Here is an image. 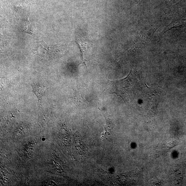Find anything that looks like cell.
Here are the masks:
<instances>
[{
	"mask_svg": "<svg viewBox=\"0 0 186 186\" xmlns=\"http://www.w3.org/2000/svg\"><path fill=\"white\" fill-rule=\"evenodd\" d=\"M132 73L124 78L108 81L106 87L104 91L109 94H115L122 98L125 102L128 101L131 98L133 93L134 80Z\"/></svg>",
	"mask_w": 186,
	"mask_h": 186,
	"instance_id": "6da1fadb",
	"label": "cell"
},
{
	"mask_svg": "<svg viewBox=\"0 0 186 186\" xmlns=\"http://www.w3.org/2000/svg\"><path fill=\"white\" fill-rule=\"evenodd\" d=\"M32 91L37 97L39 102H41L42 97L46 92L47 88L46 86L38 83L32 84Z\"/></svg>",
	"mask_w": 186,
	"mask_h": 186,
	"instance_id": "7a4b0ae2",
	"label": "cell"
},
{
	"mask_svg": "<svg viewBox=\"0 0 186 186\" xmlns=\"http://www.w3.org/2000/svg\"><path fill=\"white\" fill-rule=\"evenodd\" d=\"M21 31L29 34L33 36L31 30V23L29 21H23L21 25Z\"/></svg>",
	"mask_w": 186,
	"mask_h": 186,
	"instance_id": "3957f363",
	"label": "cell"
}]
</instances>
